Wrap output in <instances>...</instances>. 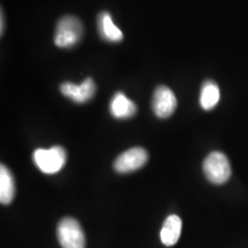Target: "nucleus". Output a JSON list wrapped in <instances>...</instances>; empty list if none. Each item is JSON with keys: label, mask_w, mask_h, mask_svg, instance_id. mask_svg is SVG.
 Returning <instances> with one entry per match:
<instances>
[{"label": "nucleus", "mask_w": 248, "mask_h": 248, "mask_svg": "<svg viewBox=\"0 0 248 248\" xmlns=\"http://www.w3.org/2000/svg\"><path fill=\"white\" fill-rule=\"evenodd\" d=\"M67 161V152L61 146H53L48 150L38 148L33 152V162L42 172L57 173L63 168Z\"/></svg>", "instance_id": "f03ea898"}, {"label": "nucleus", "mask_w": 248, "mask_h": 248, "mask_svg": "<svg viewBox=\"0 0 248 248\" xmlns=\"http://www.w3.org/2000/svg\"><path fill=\"white\" fill-rule=\"evenodd\" d=\"M219 101L218 85L213 80L207 79L202 84L200 92V105L204 110L213 109Z\"/></svg>", "instance_id": "f8f14e48"}, {"label": "nucleus", "mask_w": 248, "mask_h": 248, "mask_svg": "<svg viewBox=\"0 0 248 248\" xmlns=\"http://www.w3.org/2000/svg\"><path fill=\"white\" fill-rule=\"evenodd\" d=\"M58 240L62 248H85V234L75 218L64 217L58 225Z\"/></svg>", "instance_id": "20e7f679"}, {"label": "nucleus", "mask_w": 248, "mask_h": 248, "mask_svg": "<svg viewBox=\"0 0 248 248\" xmlns=\"http://www.w3.org/2000/svg\"><path fill=\"white\" fill-rule=\"evenodd\" d=\"M83 24L74 15H64L59 20L55 29L54 44L61 48H70L82 38Z\"/></svg>", "instance_id": "f257e3e1"}, {"label": "nucleus", "mask_w": 248, "mask_h": 248, "mask_svg": "<svg viewBox=\"0 0 248 248\" xmlns=\"http://www.w3.org/2000/svg\"><path fill=\"white\" fill-rule=\"evenodd\" d=\"M60 91L64 97L69 98L70 100L75 101L77 104H84L93 98L97 91V86L92 78H85L84 82L79 85L70 82L63 83L60 86Z\"/></svg>", "instance_id": "0eeeda50"}, {"label": "nucleus", "mask_w": 248, "mask_h": 248, "mask_svg": "<svg viewBox=\"0 0 248 248\" xmlns=\"http://www.w3.org/2000/svg\"><path fill=\"white\" fill-rule=\"evenodd\" d=\"M182 233V219L177 215H170L164 221L160 232L161 241L164 246H173Z\"/></svg>", "instance_id": "9d476101"}, {"label": "nucleus", "mask_w": 248, "mask_h": 248, "mask_svg": "<svg viewBox=\"0 0 248 248\" xmlns=\"http://www.w3.org/2000/svg\"><path fill=\"white\" fill-rule=\"evenodd\" d=\"M97 28L99 35L104 40L117 43L123 39V33L114 23L111 15L108 12H100L97 16Z\"/></svg>", "instance_id": "6e6552de"}, {"label": "nucleus", "mask_w": 248, "mask_h": 248, "mask_svg": "<svg viewBox=\"0 0 248 248\" xmlns=\"http://www.w3.org/2000/svg\"><path fill=\"white\" fill-rule=\"evenodd\" d=\"M15 197V182L12 172L5 164L0 166V202L8 204Z\"/></svg>", "instance_id": "9b49d317"}, {"label": "nucleus", "mask_w": 248, "mask_h": 248, "mask_svg": "<svg viewBox=\"0 0 248 248\" xmlns=\"http://www.w3.org/2000/svg\"><path fill=\"white\" fill-rule=\"evenodd\" d=\"M4 32V13L1 12V35Z\"/></svg>", "instance_id": "ddd939ff"}, {"label": "nucleus", "mask_w": 248, "mask_h": 248, "mask_svg": "<svg viewBox=\"0 0 248 248\" xmlns=\"http://www.w3.org/2000/svg\"><path fill=\"white\" fill-rule=\"evenodd\" d=\"M148 153L142 147H133L123 152L114 161V169L120 173H128L140 169L146 164Z\"/></svg>", "instance_id": "423d86ee"}, {"label": "nucleus", "mask_w": 248, "mask_h": 248, "mask_svg": "<svg viewBox=\"0 0 248 248\" xmlns=\"http://www.w3.org/2000/svg\"><path fill=\"white\" fill-rule=\"evenodd\" d=\"M202 168L207 179L216 185L224 184L231 176L230 162L222 152H212L204 159Z\"/></svg>", "instance_id": "7ed1b4c3"}, {"label": "nucleus", "mask_w": 248, "mask_h": 248, "mask_svg": "<svg viewBox=\"0 0 248 248\" xmlns=\"http://www.w3.org/2000/svg\"><path fill=\"white\" fill-rule=\"evenodd\" d=\"M177 108V98L171 89L160 85L155 89L152 98V109L160 119H168Z\"/></svg>", "instance_id": "39448f33"}, {"label": "nucleus", "mask_w": 248, "mask_h": 248, "mask_svg": "<svg viewBox=\"0 0 248 248\" xmlns=\"http://www.w3.org/2000/svg\"><path fill=\"white\" fill-rule=\"evenodd\" d=\"M110 114L115 119H129L132 117L137 111V106L133 101L126 97L122 92H117L111 99L109 105Z\"/></svg>", "instance_id": "1a4fd4ad"}]
</instances>
